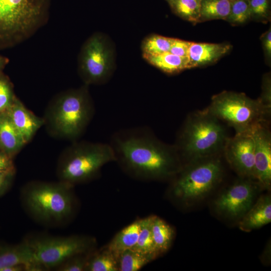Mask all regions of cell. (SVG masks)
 Segmentation results:
<instances>
[{"label":"cell","mask_w":271,"mask_h":271,"mask_svg":"<svg viewBox=\"0 0 271 271\" xmlns=\"http://www.w3.org/2000/svg\"><path fill=\"white\" fill-rule=\"evenodd\" d=\"M231 0H201L200 22L212 20H226L228 17Z\"/></svg>","instance_id":"23"},{"label":"cell","mask_w":271,"mask_h":271,"mask_svg":"<svg viewBox=\"0 0 271 271\" xmlns=\"http://www.w3.org/2000/svg\"><path fill=\"white\" fill-rule=\"evenodd\" d=\"M25 145L7 113L0 114V147L10 156L17 153Z\"/></svg>","instance_id":"18"},{"label":"cell","mask_w":271,"mask_h":271,"mask_svg":"<svg viewBox=\"0 0 271 271\" xmlns=\"http://www.w3.org/2000/svg\"><path fill=\"white\" fill-rule=\"evenodd\" d=\"M174 38L158 35L146 38L142 43L143 54L155 55L169 52Z\"/></svg>","instance_id":"27"},{"label":"cell","mask_w":271,"mask_h":271,"mask_svg":"<svg viewBox=\"0 0 271 271\" xmlns=\"http://www.w3.org/2000/svg\"><path fill=\"white\" fill-rule=\"evenodd\" d=\"M167 1H168L169 3H170V2L172 1V0H167Z\"/></svg>","instance_id":"38"},{"label":"cell","mask_w":271,"mask_h":271,"mask_svg":"<svg viewBox=\"0 0 271 271\" xmlns=\"http://www.w3.org/2000/svg\"><path fill=\"white\" fill-rule=\"evenodd\" d=\"M218 156L194 160L182 167L173 186L175 196L189 202L201 199L211 192L221 181L224 173Z\"/></svg>","instance_id":"8"},{"label":"cell","mask_w":271,"mask_h":271,"mask_svg":"<svg viewBox=\"0 0 271 271\" xmlns=\"http://www.w3.org/2000/svg\"><path fill=\"white\" fill-rule=\"evenodd\" d=\"M153 215L141 219L138 241L131 249L158 256L152 236L151 225Z\"/></svg>","instance_id":"25"},{"label":"cell","mask_w":271,"mask_h":271,"mask_svg":"<svg viewBox=\"0 0 271 271\" xmlns=\"http://www.w3.org/2000/svg\"><path fill=\"white\" fill-rule=\"evenodd\" d=\"M263 46L265 54L268 57L271 55V31L269 29L265 34L262 39Z\"/></svg>","instance_id":"35"},{"label":"cell","mask_w":271,"mask_h":271,"mask_svg":"<svg viewBox=\"0 0 271 271\" xmlns=\"http://www.w3.org/2000/svg\"><path fill=\"white\" fill-rule=\"evenodd\" d=\"M196 1H198L199 2H200V1H201V0H196Z\"/></svg>","instance_id":"39"},{"label":"cell","mask_w":271,"mask_h":271,"mask_svg":"<svg viewBox=\"0 0 271 271\" xmlns=\"http://www.w3.org/2000/svg\"><path fill=\"white\" fill-rule=\"evenodd\" d=\"M93 251L90 255L85 270H118V255L106 247L98 252Z\"/></svg>","instance_id":"24"},{"label":"cell","mask_w":271,"mask_h":271,"mask_svg":"<svg viewBox=\"0 0 271 271\" xmlns=\"http://www.w3.org/2000/svg\"><path fill=\"white\" fill-rule=\"evenodd\" d=\"M94 112L87 85L63 92L49 104L45 123L52 134L76 140L85 131Z\"/></svg>","instance_id":"4"},{"label":"cell","mask_w":271,"mask_h":271,"mask_svg":"<svg viewBox=\"0 0 271 271\" xmlns=\"http://www.w3.org/2000/svg\"><path fill=\"white\" fill-rule=\"evenodd\" d=\"M73 187L61 181L31 182L22 189V204L35 220L46 224H59L66 221L73 212Z\"/></svg>","instance_id":"3"},{"label":"cell","mask_w":271,"mask_h":271,"mask_svg":"<svg viewBox=\"0 0 271 271\" xmlns=\"http://www.w3.org/2000/svg\"><path fill=\"white\" fill-rule=\"evenodd\" d=\"M250 18L249 0H231L230 13L226 20L233 24H240Z\"/></svg>","instance_id":"28"},{"label":"cell","mask_w":271,"mask_h":271,"mask_svg":"<svg viewBox=\"0 0 271 271\" xmlns=\"http://www.w3.org/2000/svg\"><path fill=\"white\" fill-rule=\"evenodd\" d=\"M228 138L221 121L205 108L187 116L175 146L181 158L191 162L219 155Z\"/></svg>","instance_id":"2"},{"label":"cell","mask_w":271,"mask_h":271,"mask_svg":"<svg viewBox=\"0 0 271 271\" xmlns=\"http://www.w3.org/2000/svg\"><path fill=\"white\" fill-rule=\"evenodd\" d=\"M18 265L24 266L28 271L45 270L37 262L32 249L25 240L16 245L0 246V271Z\"/></svg>","instance_id":"15"},{"label":"cell","mask_w":271,"mask_h":271,"mask_svg":"<svg viewBox=\"0 0 271 271\" xmlns=\"http://www.w3.org/2000/svg\"><path fill=\"white\" fill-rule=\"evenodd\" d=\"M191 43L192 42L174 38L169 52L180 57L188 58Z\"/></svg>","instance_id":"33"},{"label":"cell","mask_w":271,"mask_h":271,"mask_svg":"<svg viewBox=\"0 0 271 271\" xmlns=\"http://www.w3.org/2000/svg\"><path fill=\"white\" fill-rule=\"evenodd\" d=\"M50 0H0V46L26 38L46 18Z\"/></svg>","instance_id":"7"},{"label":"cell","mask_w":271,"mask_h":271,"mask_svg":"<svg viewBox=\"0 0 271 271\" xmlns=\"http://www.w3.org/2000/svg\"><path fill=\"white\" fill-rule=\"evenodd\" d=\"M5 62L6 61L4 60V59L0 56V71Z\"/></svg>","instance_id":"37"},{"label":"cell","mask_w":271,"mask_h":271,"mask_svg":"<svg viewBox=\"0 0 271 271\" xmlns=\"http://www.w3.org/2000/svg\"><path fill=\"white\" fill-rule=\"evenodd\" d=\"M24 240L32 249L37 262L45 270L55 269L75 255L90 253L96 246L94 238L83 235H40Z\"/></svg>","instance_id":"9"},{"label":"cell","mask_w":271,"mask_h":271,"mask_svg":"<svg viewBox=\"0 0 271 271\" xmlns=\"http://www.w3.org/2000/svg\"><path fill=\"white\" fill-rule=\"evenodd\" d=\"M170 3L182 18L193 23L200 22V2L196 0H172Z\"/></svg>","instance_id":"26"},{"label":"cell","mask_w":271,"mask_h":271,"mask_svg":"<svg viewBox=\"0 0 271 271\" xmlns=\"http://www.w3.org/2000/svg\"><path fill=\"white\" fill-rule=\"evenodd\" d=\"M7 113L25 144L45 123L44 119L36 116L16 97Z\"/></svg>","instance_id":"14"},{"label":"cell","mask_w":271,"mask_h":271,"mask_svg":"<svg viewBox=\"0 0 271 271\" xmlns=\"http://www.w3.org/2000/svg\"><path fill=\"white\" fill-rule=\"evenodd\" d=\"M154 254L128 249L121 252L118 255V267L119 271H137L155 259Z\"/></svg>","instance_id":"22"},{"label":"cell","mask_w":271,"mask_h":271,"mask_svg":"<svg viewBox=\"0 0 271 271\" xmlns=\"http://www.w3.org/2000/svg\"><path fill=\"white\" fill-rule=\"evenodd\" d=\"M109 144L76 142L60 156L57 168L59 181L74 186L95 177L105 164L115 161Z\"/></svg>","instance_id":"5"},{"label":"cell","mask_w":271,"mask_h":271,"mask_svg":"<svg viewBox=\"0 0 271 271\" xmlns=\"http://www.w3.org/2000/svg\"><path fill=\"white\" fill-rule=\"evenodd\" d=\"M252 179L241 178L225 189L215 201L220 213L232 218L243 216L253 205L257 185Z\"/></svg>","instance_id":"11"},{"label":"cell","mask_w":271,"mask_h":271,"mask_svg":"<svg viewBox=\"0 0 271 271\" xmlns=\"http://www.w3.org/2000/svg\"><path fill=\"white\" fill-rule=\"evenodd\" d=\"M270 82L267 77L264 79L262 93L258 99L262 105L268 110L271 111Z\"/></svg>","instance_id":"34"},{"label":"cell","mask_w":271,"mask_h":271,"mask_svg":"<svg viewBox=\"0 0 271 271\" xmlns=\"http://www.w3.org/2000/svg\"><path fill=\"white\" fill-rule=\"evenodd\" d=\"M271 221V198L261 196L243 216L239 228L245 232L259 228Z\"/></svg>","instance_id":"17"},{"label":"cell","mask_w":271,"mask_h":271,"mask_svg":"<svg viewBox=\"0 0 271 271\" xmlns=\"http://www.w3.org/2000/svg\"><path fill=\"white\" fill-rule=\"evenodd\" d=\"M141 219L136 220L118 232L105 246L118 255L122 251L131 249L139 237Z\"/></svg>","instance_id":"20"},{"label":"cell","mask_w":271,"mask_h":271,"mask_svg":"<svg viewBox=\"0 0 271 271\" xmlns=\"http://www.w3.org/2000/svg\"><path fill=\"white\" fill-rule=\"evenodd\" d=\"M206 109L232 127L235 133L252 132L259 125L268 124L270 115V111L258 99L232 91H225L213 96Z\"/></svg>","instance_id":"6"},{"label":"cell","mask_w":271,"mask_h":271,"mask_svg":"<svg viewBox=\"0 0 271 271\" xmlns=\"http://www.w3.org/2000/svg\"><path fill=\"white\" fill-rule=\"evenodd\" d=\"M223 152L228 163L241 177L254 179V141L252 132L228 138Z\"/></svg>","instance_id":"12"},{"label":"cell","mask_w":271,"mask_h":271,"mask_svg":"<svg viewBox=\"0 0 271 271\" xmlns=\"http://www.w3.org/2000/svg\"><path fill=\"white\" fill-rule=\"evenodd\" d=\"M115 161L134 177L156 180L176 176L182 168L175 145L160 140L147 127L122 129L115 132L109 143Z\"/></svg>","instance_id":"1"},{"label":"cell","mask_w":271,"mask_h":271,"mask_svg":"<svg viewBox=\"0 0 271 271\" xmlns=\"http://www.w3.org/2000/svg\"><path fill=\"white\" fill-rule=\"evenodd\" d=\"M113 51L107 39L94 34L84 44L80 57L79 71L86 85L106 81L113 69Z\"/></svg>","instance_id":"10"},{"label":"cell","mask_w":271,"mask_h":271,"mask_svg":"<svg viewBox=\"0 0 271 271\" xmlns=\"http://www.w3.org/2000/svg\"><path fill=\"white\" fill-rule=\"evenodd\" d=\"M91 252L75 255L67 259L55 269L59 271L85 270Z\"/></svg>","instance_id":"29"},{"label":"cell","mask_w":271,"mask_h":271,"mask_svg":"<svg viewBox=\"0 0 271 271\" xmlns=\"http://www.w3.org/2000/svg\"><path fill=\"white\" fill-rule=\"evenodd\" d=\"M15 97L9 83L0 77V114L7 112Z\"/></svg>","instance_id":"30"},{"label":"cell","mask_w":271,"mask_h":271,"mask_svg":"<svg viewBox=\"0 0 271 271\" xmlns=\"http://www.w3.org/2000/svg\"><path fill=\"white\" fill-rule=\"evenodd\" d=\"M15 173L12 157L2 150L0 151V181L9 183Z\"/></svg>","instance_id":"31"},{"label":"cell","mask_w":271,"mask_h":271,"mask_svg":"<svg viewBox=\"0 0 271 271\" xmlns=\"http://www.w3.org/2000/svg\"><path fill=\"white\" fill-rule=\"evenodd\" d=\"M143 57L152 65L169 74L190 68L188 58L180 57L170 52L155 55L143 54Z\"/></svg>","instance_id":"19"},{"label":"cell","mask_w":271,"mask_h":271,"mask_svg":"<svg viewBox=\"0 0 271 271\" xmlns=\"http://www.w3.org/2000/svg\"><path fill=\"white\" fill-rule=\"evenodd\" d=\"M8 185V183L0 181V196L5 192Z\"/></svg>","instance_id":"36"},{"label":"cell","mask_w":271,"mask_h":271,"mask_svg":"<svg viewBox=\"0 0 271 271\" xmlns=\"http://www.w3.org/2000/svg\"><path fill=\"white\" fill-rule=\"evenodd\" d=\"M151 230L153 241L158 255L165 253L170 247L174 236L173 228L160 217L153 215Z\"/></svg>","instance_id":"21"},{"label":"cell","mask_w":271,"mask_h":271,"mask_svg":"<svg viewBox=\"0 0 271 271\" xmlns=\"http://www.w3.org/2000/svg\"><path fill=\"white\" fill-rule=\"evenodd\" d=\"M254 141V179L259 186L268 189L271 184V135L268 124L256 126Z\"/></svg>","instance_id":"13"},{"label":"cell","mask_w":271,"mask_h":271,"mask_svg":"<svg viewBox=\"0 0 271 271\" xmlns=\"http://www.w3.org/2000/svg\"><path fill=\"white\" fill-rule=\"evenodd\" d=\"M251 17L266 18L269 11V0H249Z\"/></svg>","instance_id":"32"},{"label":"cell","mask_w":271,"mask_h":271,"mask_svg":"<svg viewBox=\"0 0 271 271\" xmlns=\"http://www.w3.org/2000/svg\"><path fill=\"white\" fill-rule=\"evenodd\" d=\"M228 44L192 42L189 48L190 68L201 66L216 62L231 49Z\"/></svg>","instance_id":"16"}]
</instances>
